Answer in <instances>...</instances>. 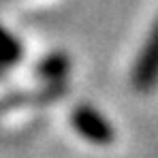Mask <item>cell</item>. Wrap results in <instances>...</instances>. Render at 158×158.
Masks as SVG:
<instances>
[{"label": "cell", "instance_id": "obj_1", "mask_svg": "<svg viewBox=\"0 0 158 158\" xmlns=\"http://www.w3.org/2000/svg\"><path fill=\"white\" fill-rule=\"evenodd\" d=\"M71 124L77 131L79 137H83L85 141L96 143V145H109L115 139L113 124L92 105L75 107L71 113Z\"/></svg>", "mask_w": 158, "mask_h": 158}, {"label": "cell", "instance_id": "obj_2", "mask_svg": "<svg viewBox=\"0 0 158 158\" xmlns=\"http://www.w3.org/2000/svg\"><path fill=\"white\" fill-rule=\"evenodd\" d=\"M132 85L139 92H150L158 85V19L152 26L132 66Z\"/></svg>", "mask_w": 158, "mask_h": 158}, {"label": "cell", "instance_id": "obj_3", "mask_svg": "<svg viewBox=\"0 0 158 158\" xmlns=\"http://www.w3.org/2000/svg\"><path fill=\"white\" fill-rule=\"evenodd\" d=\"M22 56H24L22 43L0 24V66L2 69L13 66V64H17L22 60Z\"/></svg>", "mask_w": 158, "mask_h": 158}, {"label": "cell", "instance_id": "obj_4", "mask_svg": "<svg viewBox=\"0 0 158 158\" xmlns=\"http://www.w3.org/2000/svg\"><path fill=\"white\" fill-rule=\"evenodd\" d=\"M71 69V60L66 53H49L45 60L39 64V73L45 79H62Z\"/></svg>", "mask_w": 158, "mask_h": 158}, {"label": "cell", "instance_id": "obj_5", "mask_svg": "<svg viewBox=\"0 0 158 158\" xmlns=\"http://www.w3.org/2000/svg\"><path fill=\"white\" fill-rule=\"evenodd\" d=\"M0 73H2V66H0Z\"/></svg>", "mask_w": 158, "mask_h": 158}]
</instances>
